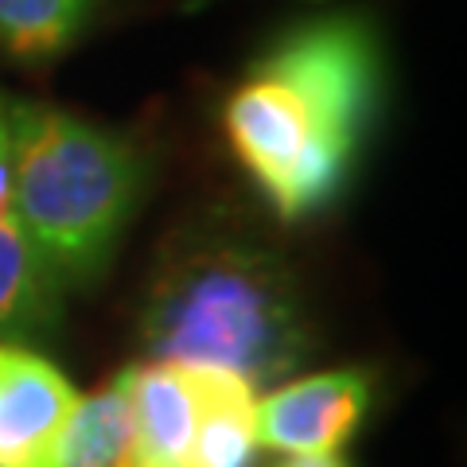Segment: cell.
I'll list each match as a JSON object with an SVG mask.
<instances>
[{
	"instance_id": "obj_1",
	"label": "cell",
	"mask_w": 467,
	"mask_h": 467,
	"mask_svg": "<svg viewBox=\"0 0 467 467\" xmlns=\"http://www.w3.org/2000/svg\"><path fill=\"white\" fill-rule=\"evenodd\" d=\"M386 98V47L362 12L292 24L223 101V137L281 223H308L343 195Z\"/></svg>"
},
{
	"instance_id": "obj_2",
	"label": "cell",
	"mask_w": 467,
	"mask_h": 467,
	"mask_svg": "<svg viewBox=\"0 0 467 467\" xmlns=\"http://www.w3.org/2000/svg\"><path fill=\"white\" fill-rule=\"evenodd\" d=\"M149 358L238 374L257 393L312 355V324L285 254L250 226L202 218L164 245L140 300Z\"/></svg>"
},
{
	"instance_id": "obj_3",
	"label": "cell",
	"mask_w": 467,
	"mask_h": 467,
	"mask_svg": "<svg viewBox=\"0 0 467 467\" xmlns=\"http://www.w3.org/2000/svg\"><path fill=\"white\" fill-rule=\"evenodd\" d=\"M8 164L24 238L63 288H90L144 199V152L90 117L8 101Z\"/></svg>"
},
{
	"instance_id": "obj_4",
	"label": "cell",
	"mask_w": 467,
	"mask_h": 467,
	"mask_svg": "<svg viewBox=\"0 0 467 467\" xmlns=\"http://www.w3.org/2000/svg\"><path fill=\"white\" fill-rule=\"evenodd\" d=\"M133 417L137 467H250L257 389L238 374L144 358L117 374Z\"/></svg>"
},
{
	"instance_id": "obj_5",
	"label": "cell",
	"mask_w": 467,
	"mask_h": 467,
	"mask_svg": "<svg viewBox=\"0 0 467 467\" xmlns=\"http://www.w3.org/2000/svg\"><path fill=\"white\" fill-rule=\"evenodd\" d=\"M374 401L367 370H324L257 393V448L285 456H331L362 429Z\"/></svg>"
},
{
	"instance_id": "obj_6",
	"label": "cell",
	"mask_w": 467,
	"mask_h": 467,
	"mask_svg": "<svg viewBox=\"0 0 467 467\" xmlns=\"http://www.w3.org/2000/svg\"><path fill=\"white\" fill-rule=\"evenodd\" d=\"M78 405L82 393L47 355L0 343V467H58Z\"/></svg>"
},
{
	"instance_id": "obj_7",
	"label": "cell",
	"mask_w": 467,
	"mask_h": 467,
	"mask_svg": "<svg viewBox=\"0 0 467 467\" xmlns=\"http://www.w3.org/2000/svg\"><path fill=\"white\" fill-rule=\"evenodd\" d=\"M67 288L39 261L12 211L8 98L0 94V343L47 339L63 319Z\"/></svg>"
},
{
	"instance_id": "obj_8",
	"label": "cell",
	"mask_w": 467,
	"mask_h": 467,
	"mask_svg": "<svg viewBox=\"0 0 467 467\" xmlns=\"http://www.w3.org/2000/svg\"><path fill=\"white\" fill-rule=\"evenodd\" d=\"M98 0H0V51L43 67L86 36Z\"/></svg>"
},
{
	"instance_id": "obj_9",
	"label": "cell",
	"mask_w": 467,
	"mask_h": 467,
	"mask_svg": "<svg viewBox=\"0 0 467 467\" xmlns=\"http://www.w3.org/2000/svg\"><path fill=\"white\" fill-rule=\"evenodd\" d=\"M58 467H137L133 417H129V401L117 378L90 398H82L67 429Z\"/></svg>"
},
{
	"instance_id": "obj_10",
	"label": "cell",
	"mask_w": 467,
	"mask_h": 467,
	"mask_svg": "<svg viewBox=\"0 0 467 467\" xmlns=\"http://www.w3.org/2000/svg\"><path fill=\"white\" fill-rule=\"evenodd\" d=\"M276 467H350V463L339 456V451H331V456H288Z\"/></svg>"
}]
</instances>
